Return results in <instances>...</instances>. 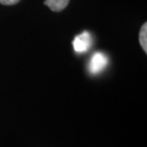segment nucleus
<instances>
[{
    "mask_svg": "<svg viewBox=\"0 0 147 147\" xmlns=\"http://www.w3.org/2000/svg\"><path fill=\"white\" fill-rule=\"evenodd\" d=\"M21 0H0V3L3 5H16Z\"/></svg>",
    "mask_w": 147,
    "mask_h": 147,
    "instance_id": "obj_5",
    "label": "nucleus"
},
{
    "mask_svg": "<svg viewBox=\"0 0 147 147\" xmlns=\"http://www.w3.org/2000/svg\"><path fill=\"white\" fill-rule=\"evenodd\" d=\"M138 40H140V45L143 48V50L147 53V23H144L140 30V34H138Z\"/></svg>",
    "mask_w": 147,
    "mask_h": 147,
    "instance_id": "obj_4",
    "label": "nucleus"
},
{
    "mask_svg": "<svg viewBox=\"0 0 147 147\" xmlns=\"http://www.w3.org/2000/svg\"><path fill=\"white\" fill-rule=\"evenodd\" d=\"M108 64V58L102 53H96L89 60V72L92 74H97L101 72Z\"/></svg>",
    "mask_w": 147,
    "mask_h": 147,
    "instance_id": "obj_2",
    "label": "nucleus"
},
{
    "mask_svg": "<svg viewBox=\"0 0 147 147\" xmlns=\"http://www.w3.org/2000/svg\"><path fill=\"white\" fill-rule=\"evenodd\" d=\"M70 0H45L44 5L53 12H60L68 7Z\"/></svg>",
    "mask_w": 147,
    "mask_h": 147,
    "instance_id": "obj_3",
    "label": "nucleus"
},
{
    "mask_svg": "<svg viewBox=\"0 0 147 147\" xmlns=\"http://www.w3.org/2000/svg\"><path fill=\"white\" fill-rule=\"evenodd\" d=\"M72 45H73L75 53H86L89 48L92 47V35L88 32H83L82 34H80L74 38Z\"/></svg>",
    "mask_w": 147,
    "mask_h": 147,
    "instance_id": "obj_1",
    "label": "nucleus"
}]
</instances>
